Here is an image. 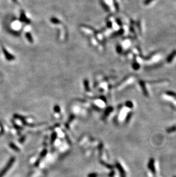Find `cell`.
Instances as JSON below:
<instances>
[{
	"label": "cell",
	"mask_w": 176,
	"mask_h": 177,
	"mask_svg": "<svg viewBox=\"0 0 176 177\" xmlns=\"http://www.w3.org/2000/svg\"><path fill=\"white\" fill-rule=\"evenodd\" d=\"M15 157H14V156H12V157H11L9 159V160H8V163H6L5 166L0 171V177H3L6 174V172L9 171V169H10L11 166H13L14 162H15Z\"/></svg>",
	"instance_id": "1"
},
{
	"label": "cell",
	"mask_w": 176,
	"mask_h": 177,
	"mask_svg": "<svg viewBox=\"0 0 176 177\" xmlns=\"http://www.w3.org/2000/svg\"><path fill=\"white\" fill-rule=\"evenodd\" d=\"M148 167L149 169L153 175H156V170L154 166V159L153 158H150L148 163Z\"/></svg>",
	"instance_id": "2"
},
{
	"label": "cell",
	"mask_w": 176,
	"mask_h": 177,
	"mask_svg": "<svg viewBox=\"0 0 176 177\" xmlns=\"http://www.w3.org/2000/svg\"><path fill=\"white\" fill-rule=\"evenodd\" d=\"M116 167L117 170H118L119 172H120V176L121 177H126V172L125 171L124 169L122 167V166L120 164V163L117 162L116 163Z\"/></svg>",
	"instance_id": "3"
},
{
	"label": "cell",
	"mask_w": 176,
	"mask_h": 177,
	"mask_svg": "<svg viewBox=\"0 0 176 177\" xmlns=\"http://www.w3.org/2000/svg\"><path fill=\"white\" fill-rule=\"evenodd\" d=\"M2 51H3V52L5 54V56H6V57L7 59H8V60H13V57L11 56L10 54H9L8 52V51H7L6 50V49H5L3 47H2Z\"/></svg>",
	"instance_id": "4"
},
{
	"label": "cell",
	"mask_w": 176,
	"mask_h": 177,
	"mask_svg": "<svg viewBox=\"0 0 176 177\" xmlns=\"http://www.w3.org/2000/svg\"><path fill=\"white\" fill-rule=\"evenodd\" d=\"M9 147H10L11 149H13V150H14L16 152H19L20 150V149L18 148V147L16 146L14 143H13L12 142H11L9 143Z\"/></svg>",
	"instance_id": "5"
},
{
	"label": "cell",
	"mask_w": 176,
	"mask_h": 177,
	"mask_svg": "<svg viewBox=\"0 0 176 177\" xmlns=\"http://www.w3.org/2000/svg\"><path fill=\"white\" fill-rule=\"evenodd\" d=\"M132 116V112H130L127 114L126 116V118L125 119V124H127L129 123V121H130V119H131V117Z\"/></svg>",
	"instance_id": "6"
},
{
	"label": "cell",
	"mask_w": 176,
	"mask_h": 177,
	"mask_svg": "<svg viewBox=\"0 0 176 177\" xmlns=\"http://www.w3.org/2000/svg\"><path fill=\"white\" fill-rule=\"evenodd\" d=\"M166 131L168 133H171V132H175V131H176V126H173L170 127L166 129Z\"/></svg>",
	"instance_id": "7"
},
{
	"label": "cell",
	"mask_w": 176,
	"mask_h": 177,
	"mask_svg": "<svg viewBox=\"0 0 176 177\" xmlns=\"http://www.w3.org/2000/svg\"><path fill=\"white\" fill-rule=\"evenodd\" d=\"M100 163H101V164H102L103 166H105L106 167H107V169H110V170H113V168H114L113 166H112V165H111L107 164V163H106L105 162H103V161H100Z\"/></svg>",
	"instance_id": "8"
},
{
	"label": "cell",
	"mask_w": 176,
	"mask_h": 177,
	"mask_svg": "<svg viewBox=\"0 0 176 177\" xmlns=\"http://www.w3.org/2000/svg\"><path fill=\"white\" fill-rule=\"evenodd\" d=\"M57 137V133L56 132H53V134L51 135V139H50V143L53 144L55 140H56V138Z\"/></svg>",
	"instance_id": "9"
},
{
	"label": "cell",
	"mask_w": 176,
	"mask_h": 177,
	"mask_svg": "<svg viewBox=\"0 0 176 177\" xmlns=\"http://www.w3.org/2000/svg\"><path fill=\"white\" fill-rule=\"evenodd\" d=\"M112 111H113V108H112V107H108V108H107L106 110V111H105V113H104V118L106 117L107 116H108L109 113H110Z\"/></svg>",
	"instance_id": "10"
},
{
	"label": "cell",
	"mask_w": 176,
	"mask_h": 177,
	"mask_svg": "<svg viewBox=\"0 0 176 177\" xmlns=\"http://www.w3.org/2000/svg\"><path fill=\"white\" fill-rule=\"evenodd\" d=\"M46 154H47V150L46 149L43 150L42 151V153H41L40 158H39V159H40L41 160V159H42L43 157H45V155H46Z\"/></svg>",
	"instance_id": "11"
},
{
	"label": "cell",
	"mask_w": 176,
	"mask_h": 177,
	"mask_svg": "<svg viewBox=\"0 0 176 177\" xmlns=\"http://www.w3.org/2000/svg\"><path fill=\"white\" fill-rule=\"evenodd\" d=\"M11 123H12L13 125L14 126V127L16 129V130H22V128L20 126L17 125V124H16L13 121H11Z\"/></svg>",
	"instance_id": "12"
},
{
	"label": "cell",
	"mask_w": 176,
	"mask_h": 177,
	"mask_svg": "<svg viewBox=\"0 0 176 177\" xmlns=\"http://www.w3.org/2000/svg\"><path fill=\"white\" fill-rule=\"evenodd\" d=\"M74 116L73 115H72L70 116V119L69 120V121L67 122V123L66 124V127H67L68 128V124H69L71 122H72L73 119H74Z\"/></svg>",
	"instance_id": "13"
},
{
	"label": "cell",
	"mask_w": 176,
	"mask_h": 177,
	"mask_svg": "<svg viewBox=\"0 0 176 177\" xmlns=\"http://www.w3.org/2000/svg\"><path fill=\"white\" fill-rule=\"evenodd\" d=\"M98 174L95 172H93V173H90L88 175V177H98Z\"/></svg>",
	"instance_id": "14"
},
{
	"label": "cell",
	"mask_w": 176,
	"mask_h": 177,
	"mask_svg": "<svg viewBox=\"0 0 176 177\" xmlns=\"http://www.w3.org/2000/svg\"><path fill=\"white\" fill-rule=\"evenodd\" d=\"M126 106L128 108H132L133 107V103H132L131 101H127L126 103Z\"/></svg>",
	"instance_id": "15"
},
{
	"label": "cell",
	"mask_w": 176,
	"mask_h": 177,
	"mask_svg": "<svg viewBox=\"0 0 176 177\" xmlns=\"http://www.w3.org/2000/svg\"><path fill=\"white\" fill-rule=\"evenodd\" d=\"M54 110L55 112H56L58 113V112H60V108H59V107L58 106H55L54 108Z\"/></svg>",
	"instance_id": "16"
},
{
	"label": "cell",
	"mask_w": 176,
	"mask_h": 177,
	"mask_svg": "<svg viewBox=\"0 0 176 177\" xmlns=\"http://www.w3.org/2000/svg\"><path fill=\"white\" fill-rule=\"evenodd\" d=\"M114 175H115V171H114V170H112L111 172L109 173V177H113L114 176Z\"/></svg>",
	"instance_id": "17"
},
{
	"label": "cell",
	"mask_w": 176,
	"mask_h": 177,
	"mask_svg": "<svg viewBox=\"0 0 176 177\" xmlns=\"http://www.w3.org/2000/svg\"><path fill=\"white\" fill-rule=\"evenodd\" d=\"M25 139V136H23V137H22L19 139V142L21 143H23V142H24Z\"/></svg>",
	"instance_id": "18"
},
{
	"label": "cell",
	"mask_w": 176,
	"mask_h": 177,
	"mask_svg": "<svg viewBox=\"0 0 176 177\" xmlns=\"http://www.w3.org/2000/svg\"><path fill=\"white\" fill-rule=\"evenodd\" d=\"M152 1H153V0H146L145 2V4H148V3H150V2Z\"/></svg>",
	"instance_id": "19"
},
{
	"label": "cell",
	"mask_w": 176,
	"mask_h": 177,
	"mask_svg": "<svg viewBox=\"0 0 176 177\" xmlns=\"http://www.w3.org/2000/svg\"><path fill=\"white\" fill-rule=\"evenodd\" d=\"M13 1L14 2H15V1H16V0H13Z\"/></svg>",
	"instance_id": "20"
},
{
	"label": "cell",
	"mask_w": 176,
	"mask_h": 177,
	"mask_svg": "<svg viewBox=\"0 0 176 177\" xmlns=\"http://www.w3.org/2000/svg\"><path fill=\"white\" fill-rule=\"evenodd\" d=\"M173 177H176V176H174Z\"/></svg>",
	"instance_id": "21"
}]
</instances>
